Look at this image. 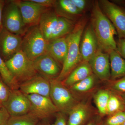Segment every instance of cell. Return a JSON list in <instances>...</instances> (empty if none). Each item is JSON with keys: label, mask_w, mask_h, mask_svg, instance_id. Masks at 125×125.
<instances>
[{"label": "cell", "mask_w": 125, "mask_h": 125, "mask_svg": "<svg viewBox=\"0 0 125 125\" xmlns=\"http://www.w3.org/2000/svg\"><path fill=\"white\" fill-rule=\"evenodd\" d=\"M91 25L97 41L99 48L108 53L111 50L117 51L114 37L117 33L114 25L101 9L99 1L93 5Z\"/></svg>", "instance_id": "1"}, {"label": "cell", "mask_w": 125, "mask_h": 125, "mask_svg": "<svg viewBox=\"0 0 125 125\" xmlns=\"http://www.w3.org/2000/svg\"><path fill=\"white\" fill-rule=\"evenodd\" d=\"M87 23L85 19L77 23L72 31L66 36L68 44L67 55L57 80L62 82L83 61L80 51L81 38Z\"/></svg>", "instance_id": "2"}, {"label": "cell", "mask_w": 125, "mask_h": 125, "mask_svg": "<svg viewBox=\"0 0 125 125\" xmlns=\"http://www.w3.org/2000/svg\"><path fill=\"white\" fill-rule=\"evenodd\" d=\"M38 26L48 42L66 36L74 27L71 20L48 10L43 14Z\"/></svg>", "instance_id": "3"}, {"label": "cell", "mask_w": 125, "mask_h": 125, "mask_svg": "<svg viewBox=\"0 0 125 125\" xmlns=\"http://www.w3.org/2000/svg\"><path fill=\"white\" fill-rule=\"evenodd\" d=\"M5 62L19 85L37 75L33 61L27 57L22 49Z\"/></svg>", "instance_id": "4"}, {"label": "cell", "mask_w": 125, "mask_h": 125, "mask_svg": "<svg viewBox=\"0 0 125 125\" xmlns=\"http://www.w3.org/2000/svg\"><path fill=\"white\" fill-rule=\"evenodd\" d=\"M22 39V50L34 61L47 52L48 42L43 36L38 25L30 27Z\"/></svg>", "instance_id": "5"}, {"label": "cell", "mask_w": 125, "mask_h": 125, "mask_svg": "<svg viewBox=\"0 0 125 125\" xmlns=\"http://www.w3.org/2000/svg\"><path fill=\"white\" fill-rule=\"evenodd\" d=\"M50 97L59 111L69 114L78 104L76 99L67 87L56 79H50Z\"/></svg>", "instance_id": "6"}, {"label": "cell", "mask_w": 125, "mask_h": 125, "mask_svg": "<svg viewBox=\"0 0 125 125\" xmlns=\"http://www.w3.org/2000/svg\"><path fill=\"white\" fill-rule=\"evenodd\" d=\"M2 21L3 27L12 33L21 36L27 31L19 9L14 1L4 7Z\"/></svg>", "instance_id": "7"}, {"label": "cell", "mask_w": 125, "mask_h": 125, "mask_svg": "<svg viewBox=\"0 0 125 125\" xmlns=\"http://www.w3.org/2000/svg\"><path fill=\"white\" fill-rule=\"evenodd\" d=\"M104 14L114 25L120 39H125V10L107 0L99 1Z\"/></svg>", "instance_id": "8"}, {"label": "cell", "mask_w": 125, "mask_h": 125, "mask_svg": "<svg viewBox=\"0 0 125 125\" xmlns=\"http://www.w3.org/2000/svg\"><path fill=\"white\" fill-rule=\"evenodd\" d=\"M10 116L27 114L30 111L31 103L25 94L18 89L11 90L9 98L2 105Z\"/></svg>", "instance_id": "9"}, {"label": "cell", "mask_w": 125, "mask_h": 125, "mask_svg": "<svg viewBox=\"0 0 125 125\" xmlns=\"http://www.w3.org/2000/svg\"><path fill=\"white\" fill-rule=\"evenodd\" d=\"M18 6L26 27L38 25L43 14L47 8L28 0H14Z\"/></svg>", "instance_id": "10"}, {"label": "cell", "mask_w": 125, "mask_h": 125, "mask_svg": "<svg viewBox=\"0 0 125 125\" xmlns=\"http://www.w3.org/2000/svg\"><path fill=\"white\" fill-rule=\"evenodd\" d=\"M21 36L9 32L4 27L0 30V55L7 61L22 49Z\"/></svg>", "instance_id": "11"}, {"label": "cell", "mask_w": 125, "mask_h": 125, "mask_svg": "<svg viewBox=\"0 0 125 125\" xmlns=\"http://www.w3.org/2000/svg\"><path fill=\"white\" fill-rule=\"evenodd\" d=\"M31 103L30 112L41 120L59 111L50 97L36 94H26Z\"/></svg>", "instance_id": "12"}, {"label": "cell", "mask_w": 125, "mask_h": 125, "mask_svg": "<svg viewBox=\"0 0 125 125\" xmlns=\"http://www.w3.org/2000/svg\"><path fill=\"white\" fill-rule=\"evenodd\" d=\"M93 73L102 81L111 78L110 60L108 53L98 48L89 62Z\"/></svg>", "instance_id": "13"}, {"label": "cell", "mask_w": 125, "mask_h": 125, "mask_svg": "<svg viewBox=\"0 0 125 125\" xmlns=\"http://www.w3.org/2000/svg\"><path fill=\"white\" fill-rule=\"evenodd\" d=\"M20 90L26 94H36L50 97L51 85L49 79L36 75L20 84Z\"/></svg>", "instance_id": "14"}, {"label": "cell", "mask_w": 125, "mask_h": 125, "mask_svg": "<svg viewBox=\"0 0 125 125\" xmlns=\"http://www.w3.org/2000/svg\"><path fill=\"white\" fill-rule=\"evenodd\" d=\"M33 62L37 72L49 79L57 78L61 70L59 64L47 52L37 58Z\"/></svg>", "instance_id": "15"}, {"label": "cell", "mask_w": 125, "mask_h": 125, "mask_svg": "<svg viewBox=\"0 0 125 125\" xmlns=\"http://www.w3.org/2000/svg\"><path fill=\"white\" fill-rule=\"evenodd\" d=\"M80 44V51L83 61L89 62L99 48L97 41L91 24L84 31Z\"/></svg>", "instance_id": "16"}, {"label": "cell", "mask_w": 125, "mask_h": 125, "mask_svg": "<svg viewBox=\"0 0 125 125\" xmlns=\"http://www.w3.org/2000/svg\"><path fill=\"white\" fill-rule=\"evenodd\" d=\"M48 42L47 52L58 64L62 65L68 50V44L66 36Z\"/></svg>", "instance_id": "17"}, {"label": "cell", "mask_w": 125, "mask_h": 125, "mask_svg": "<svg viewBox=\"0 0 125 125\" xmlns=\"http://www.w3.org/2000/svg\"><path fill=\"white\" fill-rule=\"evenodd\" d=\"M93 74L89 62L82 61L62 82L66 87H70Z\"/></svg>", "instance_id": "18"}, {"label": "cell", "mask_w": 125, "mask_h": 125, "mask_svg": "<svg viewBox=\"0 0 125 125\" xmlns=\"http://www.w3.org/2000/svg\"><path fill=\"white\" fill-rule=\"evenodd\" d=\"M69 114L67 125H85L91 120L88 107L83 103L77 104Z\"/></svg>", "instance_id": "19"}, {"label": "cell", "mask_w": 125, "mask_h": 125, "mask_svg": "<svg viewBox=\"0 0 125 125\" xmlns=\"http://www.w3.org/2000/svg\"><path fill=\"white\" fill-rule=\"evenodd\" d=\"M110 60L111 78L116 79L125 77V60L117 51L111 50L108 52Z\"/></svg>", "instance_id": "20"}, {"label": "cell", "mask_w": 125, "mask_h": 125, "mask_svg": "<svg viewBox=\"0 0 125 125\" xmlns=\"http://www.w3.org/2000/svg\"><path fill=\"white\" fill-rule=\"evenodd\" d=\"M56 13L58 15L71 20L72 17L80 14L72 0H60L56 1L54 6Z\"/></svg>", "instance_id": "21"}, {"label": "cell", "mask_w": 125, "mask_h": 125, "mask_svg": "<svg viewBox=\"0 0 125 125\" xmlns=\"http://www.w3.org/2000/svg\"><path fill=\"white\" fill-rule=\"evenodd\" d=\"M40 120L31 112L16 116H10L7 125H37Z\"/></svg>", "instance_id": "22"}, {"label": "cell", "mask_w": 125, "mask_h": 125, "mask_svg": "<svg viewBox=\"0 0 125 125\" xmlns=\"http://www.w3.org/2000/svg\"><path fill=\"white\" fill-rule=\"evenodd\" d=\"M125 111V105L120 95L111 92L106 108V115H111Z\"/></svg>", "instance_id": "23"}, {"label": "cell", "mask_w": 125, "mask_h": 125, "mask_svg": "<svg viewBox=\"0 0 125 125\" xmlns=\"http://www.w3.org/2000/svg\"><path fill=\"white\" fill-rule=\"evenodd\" d=\"M111 92L107 90H99L94 94V103L101 116L106 115L108 102Z\"/></svg>", "instance_id": "24"}, {"label": "cell", "mask_w": 125, "mask_h": 125, "mask_svg": "<svg viewBox=\"0 0 125 125\" xmlns=\"http://www.w3.org/2000/svg\"><path fill=\"white\" fill-rule=\"evenodd\" d=\"M0 75L2 80L11 90L18 89L19 84L7 68L5 61L0 55Z\"/></svg>", "instance_id": "25"}, {"label": "cell", "mask_w": 125, "mask_h": 125, "mask_svg": "<svg viewBox=\"0 0 125 125\" xmlns=\"http://www.w3.org/2000/svg\"><path fill=\"white\" fill-rule=\"evenodd\" d=\"M95 75L93 74L83 80L72 85L71 89L77 93H84L92 89L95 83Z\"/></svg>", "instance_id": "26"}, {"label": "cell", "mask_w": 125, "mask_h": 125, "mask_svg": "<svg viewBox=\"0 0 125 125\" xmlns=\"http://www.w3.org/2000/svg\"><path fill=\"white\" fill-rule=\"evenodd\" d=\"M125 121V111L118 112L108 116L102 125H122Z\"/></svg>", "instance_id": "27"}, {"label": "cell", "mask_w": 125, "mask_h": 125, "mask_svg": "<svg viewBox=\"0 0 125 125\" xmlns=\"http://www.w3.org/2000/svg\"><path fill=\"white\" fill-rule=\"evenodd\" d=\"M11 90L0 78V104L1 105L7 101Z\"/></svg>", "instance_id": "28"}, {"label": "cell", "mask_w": 125, "mask_h": 125, "mask_svg": "<svg viewBox=\"0 0 125 125\" xmlns=\"http://www.w3.org/2000/svg\"><path fill=\"white\" fill-rule=\"evenodd\" d=\"M111 88L120 94L125 93V77L114 81L111 85Z\"/></svg>", "instance_id": "29"}, {"label": "cell", "mask_w": 125, "mask_h": 125, "mask_svg": "<svg viewBox=\"0 0 125 125\" xmlns=\"http://www.w3.org/2000/svg\"><path fill=\"white\" fill-rule=\"evenodd\" d=\"M10 115L5 108L0 107V125H7Z\"/></svg>", "instance_id": "30"}, {"label": "cell", "mask_w": 125, "mask_h": 125, "mask_svg": "<svg viewBox=\"0 0 125 125\" xmlns=\"http://www.w3.org/2000/svg\"><path fill=\"white\" fill-rule=\"evenodd\" d=\"M117 52L125 60V39H120L116 43Z\"/></svg>", "instance_id": "31"}, {"label": "cell", "mask_w": 125, "mask_h": 125, "mask_svg": "<svg viewBox=\"0 0 125 125\" xmlns=\"http://www.w3.org/2000/svg\"><path fill=\"white\" fill-rule=\"evenodd\" d=\"M30 1L47 8L54 6L56 2V0H30Z\"/></svg>", "instance_id": "32"}, {"label": "cell", "mask_w": 125, "mask_h": 125, "mask_svg": "<svg viewBox=\"0 0 125 125\" xmlns=\"http://www.w3.org/2000/svg\"><path fill=\"white\" fill-rule=\"evenodd\" d=\"M51 125H67V121L64 114L61 112L57 114L55 122Z\"/></svg>", "instance_id": "33"}, {"label": "cell", "mask_w": 125, "mask_h": 125, "mask_svg": "<svg viewBox=\"0 0 125 125\" xmlns=\"http://www.w3.org/2000/svg\"><path fill=\"white\" fill-rule=\"evenodd\" d=\"M72 1L81 13L84 10L86 7V1L84 0H72Z\"/></svg>", "instance_id": "34"}, {"label": "cell", "mask_w": 125, "mask_h": 125, "mask_svg": "<svg viewBox=\"0 0 125 125\" xmlns=\"http://www.w3.org/2000/svg\"><path fill=\"white\" fill-rule=\"evenodd\" d=\"M4 1L0 0V28L1 26V23H2V11H3V9L4 7Z\"/></svg>", "instance_id": "35"}, {"label": "cell", "mask_w": 125, "mask_h": 125, "mask_svg": "<svg viewBox=\"0 0 125 125\" xmlns=\"http://www.w3.org/2000/svg\"><path fill=\"white\" fill-rule=\"evenodd\" d=\"M85 125H102V121L95 119H92Z\"/></svg>", "instance_id": "36"}, {"label": "cell", "mask_w": 125, "mask_h": 125, "mask_svg": "<svg viewBox=\"0 0 125 125\" xmlns=\"http://www.w3.org/2000/svg\"><path fill=\"white\" fill-rule=\"evenodd\" d=\"M37 125H51L47 121L45 120H43L41 121H39Z\"/></svg>", "instance_id": "37"}, {"label": "cell", "mask_w": 125, "mask_h": 125, "mask_svg": "<svg viewBox=\"0 0 125 125\" xmlns=\"http://www.w3.org/2000/svg\"><path fill=\"white\" fill-rule=\"evenodd\" d=\"M120 96H121L123 101L125 105V93L120 94Z\"/></svg>", "instance_id": "38"}, {"label": "cell", "mask_w": 125, "mask_h": 125, "mask_svg": "<svg viewBox=\"0 0 125 125\" xmlns=\"http://www.w3.org/2000/svg\"><path fill=\"white\" fill-rule=\"evenodd\" d=\"M122 125H125V122H123V124H122Z\"/></svg>", "instance_id": "39"}, {"label": "cell", "mask_w": 125, "mask_h": 125, "mask_svg": "<svg viewBox=\"0 0 125 125\" xmlns=\"http://www.w3.org/2000/svg\"><path fill=\"white\" fill-rule=\"evenodd\" d=\"M2 105H1V104H0V107H1V106H2Z\"/></svg>", "instance_id": "40"}]
</instances>
